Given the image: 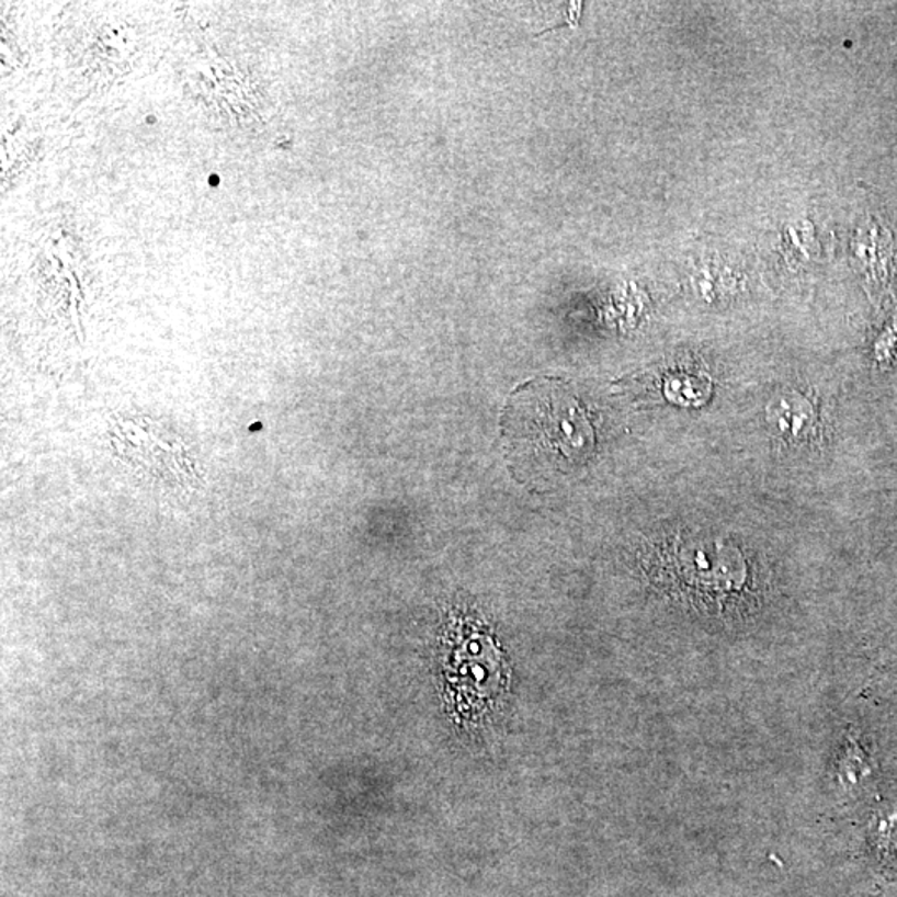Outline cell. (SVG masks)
Masks as SVG:
<instances>
[{"instance_id": "cell-2", "label": "cell", "mask_w": 897, "mask_h": 897, "mask_svg": "<svg viewBox=\"0 0 897 897\" xmlns=\"http://www.w3.org/2000/svg\"><path fill=\"white\" fill-rule=\"evenodd\" d=\"M768 421L784 438H799L811 429L815 412L803 396L792 393L768 408Z\"/></svg>"}, {"instance_id": "cell-1", "label": "cell", "mask_w": 897, "mask_h": 897, "mask_svg": "<svg viewBox=\"0 0 897 897\" xmlns=\"http://www.w3.org/2000/svg\"><path fill=\"white\" fill-rule=\"evenodd\" d=\"M502 432L515 466L538 477L583 463L595 447L586 409L554 379L532 381L512 396Z\"/></svg>"}]
</instances>
